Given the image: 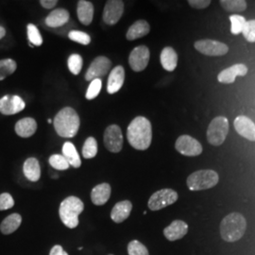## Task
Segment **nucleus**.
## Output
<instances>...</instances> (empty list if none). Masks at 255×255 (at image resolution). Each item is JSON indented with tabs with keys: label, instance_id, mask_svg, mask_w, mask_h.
Here are the masks:
<instances>
[{
	"label": "nucleus",
	"instance_id": "1",
	"mask_svg": "<svg viewBox=\"0 0 255 255\" xmlns=\"http://www.w3.org/2000/svg\"><path fill=\"white\" fill-rule=\"evenodd\" d=\"M128 141L129 145L138 150H146L152 141L151 123L145 117L133 119L127 129Z\"/></svg>",
	"mask_w": 255,
	"mask_h": 255
},
{
	"label": "nucleus",
	"instance_id": "2",
	"mask_svg": "<svg viewBox=\"0 0 255 255\" xmlns=\"http://www.w3.org/2000/svg\"><path fill=\"white\" fill-rule=\"evenodd\" d=\"M219 230L221 238L225 242H237L246 233V219L240 213H231L221 220Z\"/></svg>",
	"mask_w": 255,
	"mask_h": 255
},
{
	"label": "nucleus",
	"instance_id": "3",
	"mask_svg": "<svg viewBox=\"0 0 255 255\" xmlns=\"http://www.w3.org/2000/svg\"><path fill=\"white\" fill-rule=\"evenodd\" d=\"M53 124L56 132L60 136L72 138L80 128L81 120L75 110L65 107L56 115Z\"/></svg>",
	"mask_w": 255,
	"mask_h": 255
},
{
	"label": "nucleus",
	"instance_id": "4",
	"mask_svg": "<svg viewBox=\"0 0 255 255\" xmlns=\"http://www.w3.org/2000/svg\"><path fill=\"white\" fill-rule=\"evenodd\" d=\"M84 209V204L77 197H68L60 205V218L68 228H76L79 225V216Z\"/></svg>",
	"mask_w": 255,
	"mask_h": 255
},
{
	"label": "nucleus",
	"instance_id": "5",
	"mask_svg": "<svg viewBox=\"0 0 255 255\" xmlns=\"http://www.w3.org/2000/svg\"><path fill=\"white\" fill-rule=\"evenodd\" d=\"M219 182V176L217 171L213 169H201L188 176L186 184L191 191H201L215 187Z\"/></svg>",
	"mask_w": 255,
	"mask_h": 255
},
{
	"label": "nucleus",
	"instance_id": "6",
	"mask_svg": "<svg viewBox=\"0 0 255 255\" xmlns=\"http://www.w3.org/2000/svg\"><path fill=\"white\" fill-rule=\"evenodd\" d=\"M229 132V120L225 117H217L210 122L207 128V140L211 145L221 146L226 140Z\"/></svg>",
	"mask_w": 255,
	"mask_h": 255
},
{
	"label": "nucleus",
	"instance_id": "7",
	"mask_svg": "<svg viewBox=\"0 0 255 255\" xmlns=\"http://www.w3.org/2000/svg\"><path fill=\"white\" fill-rule=\"evenodd\" d=\"M178 199L179 195L177 192L170 188H164L151 195L147 202V206L151 211H159L172 205Z\"/></svg>",
	"mask_w": 255,
	"mask_h": 255
},
{
	"label": "nucleus",
	"instance_id": "8",
	"mask_svg": "<svg viewBox=\"0 0 255 255\" xmlns=\"http://www.w3.org/2000/svg\"><path fill=\"white\" fill-rule=\"evenodd\" d=\"M194 47L201 54L210 57H220L229 52V46L226 44L211 39L199 40L195 42Z\"/></svg>",
	"mask_w": 255,
	"mask_h": 255
},
{
	"label": "nucleus",
	"instance_id": "9",
	"mask_svg": "<svg viewBox=\"0 0 255 255\" xmlns=\"http://www.w3.org/2000/svg\"><path fill=\"white\" fill-rule=\"evenodd\" d=\"M175 148L179 153L187 157L199 156L203 151L201 143L197 139L187 134L178 137L175 143Z\"/></svg>",
	"mask_w": 255,
	"mask_h": 255
},
{
	"label": "nucleus",
	"instance_id": "10",
	"mask_svg": "<svg viewBox=\"0 0 255 255\" xmlns=\"http://www.w3.org/2000/svg\"><path fill=\"white\" fill-rule=\"evenodd\" d=\"M150 58V52L146 46L134 47L128 57V64L134 72H141L146 69Z\"/></svg>",
	"mask_w": 255,
	"mask_h": 255
},
{
	"label": "nucleus",
	"instance_id": "11",
	"mask_svg": "<svg viewBox=\"0 0 255 255\" xmlns=\"http://www.w3.org/2000/svg\"><path fill=\"white\" fill-rule=\"evenodd\" d=\"M104 145L114 153L119 152L123 147V134L118 125H110L104 132Z\"/></svg>",
	"mask_w": 255,
	"mask_h": 255
},
{
	"label": "nucleus",
	"instance_id": "12",
	"mask_svg": "<svg viewBox=\"0 0 255 255\" xmlns=\"http://www.w3.org/2000/svg\"><path fill=\"white\" fill-rule=\"evenodd\" d=\"M112 63L107 57L99 56L90 64L87 72L85 74V79L87 81H94L104 77L109 72Z\"/></svg>",
	"mask_w": 255,
	"mask_h": 255
},
{
	"label": "nucleus",
	"instance_id": "13",
	"mask_svg": "<svg viewBox=\"0 0 255 255\" xmlns=\"http://www.w3.org/2000/svg\"><path fill=\"white\" fill-rule=\"evenodd\" d=\"M124 12V3L121 0H110L106 2L104 12H103V20L104 22L110 25H116L119 22L122 14Z\"/></svg>",
	"mask_w": 255,
	"mask_h": 255
},
{
	"label": "nucleus",
	"instance_id": "14",
	"mask_svg": "<svg viewBox=\"0 0 255 255\" xmlns=\"http://www.w3.org/2000/svg\"><path fill=\"white\" fill-rule=\"evenodd\" d=\"M26 107L25 101L19 96L7 95L0 99V113L5 116L15 115Z\"/></svg>",
	"mask_w": 255,
	"mask_h": 255
},
{
	"label": "nucleus",
	"instance_id": "15",
	"mask_svg": "<svg viewBox=\"0 0 255 255\" xmlns=\"http://www.w3.org/2000/svg\"><path fill=\"white\" fill-rule=\"evenodd\" d=\"M234 127L239 135L255 142V123L252 119L239 116L234 121Z\"/></svg>",
	"mask_w": 255,
	"mask_h": 255
},
{
	"label": "nucleus",
	"instance_id": "16",
	"mask_svg": "<svg viewBox=\"0 0 255 255\" xmlns=\"http://www.w3.org/2000/svg\"><path fill=\"white\" fill-rule=\"evenodd\" d=\"M248 66L244 64H236L225 68L218 75V81L223 84H231L236 82L237 76L244 77L248 74Z\"/></svg>",
	"mask_w": 255,
	"mask_h": 255
},
{
	"label": "nucleus",
	"instance_id": "17",
	"mask_svg": "<svg viewBox=\"0 0 255 255\" xmlns=\"http://www.w3.org/2000/svg\"><path fill=\"white\" fill-rule=\"evenodd\" d=\"M188 233V224L182 220H174L164 230V236L168 241L180 240Z\"/></svg>",
	"mask_w": 255,
	"mask_h": 255
},
{
	"label": "nucleus",
	"instance_id": "18",
	"mask_svg": "<svg viewBox=\"0 0 255 255\" xmlns=\"http://www.w3.org/2000/svg\"><path fill=\"white\" fill-rule=\"evenodd\" d=\"M125 81V70L124 67L119 65L115 67L111 73H110L109 79H108V83H107V91L111 95L116 94L119 92L121 87L124 84Z\"/></svg>",
	"mask_w": 255,
	"mask_h": 255
},
{
	"label": "nucleus",
	"instance_id": "19",
	"mask_svg": "<svg viewBox=\"0 0 255 255\" xmlns=\"http://www.w3.org/2000/svg\"><path fill=\"white\" fill-rule=\"evenodd\" d=\"M132 204L129 201H120L117 203L111 213V218L116 223H121L129 217Z\"/></svg>",
	"mask_w": 255,
	"mask_h": 255
},
{
	"label": "nucleus",
	"instance_id": "20",
	"mask_svg": "<svg viewBox=\"0 0 255 255\" xmlns=\"http://www.w3.org/2000/svg\"><path fill=\"white\" fill-rule=\"evenodd\" d=\"M160 61L164 70L172 72L178 64V54L171 46H166L161 52Z\"/></svg>",
	"mask_w": 255,
	"mask_h": 255
},
{
	"label": "nucleus",
	"instance_id": "21",
	"mask_svg": "<svg viewBox=\"0 0 255 255\" xmlns=\"http://www.w3.org/2000/svg\"><path fill=\"white\" fill-rule=\"evenodd\" d=\"M111 186L108 183H101L93 188L91 193L92 202L96 205H103L109 201Z\"/></svg>",
	"mask_w": 255,
	"mask_h": 255
},
{
	"label": "nucleus",
	"instance_id": "22",
	"mask_svg": "<svg viewBox=\"0 0 255 255\" xmlns=\"http://www.w3.org/2000/svg\"><path fill=\"white\" fill-rule=\"evenodd\" d=\"M149 31H150V27L146 20H138L128 29L126 37L128 41H133L139 38L146 36L149 33Z\"/></svg>",
	"mask_w": 255,
	"mask_h": 255
},
{
	"label": "nucleus",
	"instance_id": "23",
	"mask_svg": "<svg viewBox=\"0 0 255 255\" xmlns=\"http://www.w3.org/2000/svg\"><path fill=\"white\" fill-rule=\"evenodd\" d=\"M37 129L36 121L31 118L20 119L15 125V132L23 138L32 136Z\"/></svg>",
	"mask_w": 255,
	"mask_h": 255
},
{
	"label": "nucleus",
	"instance_id": "24",
	"mask_svg": "<svg viewBox=\"0 0 255 255\" xmlns=\"http://www.w3.org/2000/svg\"><path fill=\"white\" fill-rule=\"evenodd\" d=\"M69 20V12L64 9H54L46 18V24L48 27H62Z\"/></svg>",
	"mask_w": 255,
	"mask_h": 255
},
{
	"label": "nucleus",
	"instance_id": "25",
	"mask_svg": "<svg viewBox=\"0 0 255 255\" xmlns=\"http://www.w3.org/2000/svg\"><path fill=\"white\" fill-rule=\"evenodd\" d=\"M77 12H78V17L83 25L88 26L91 24L93 16H94V6L91 2L81 0L78 3Z\"/></svg>",
	"mask_w": 255,
	"mask_h": 255
},
{
	"label": "nucleus",
	"instance_id": "26",
	"mask_svg": "<svg viewBox=\"0 0 255 255\" xmlns=\"http://www.w3.org/2000/svg\"><path fill=\"white\" fill-rule=\"evenodd\" d=\"M23 171L27 180L30 182H37L41 177V167L36 158H28L24 163Z\"/></svg>",
	"mask_w": 255,
	"mask_h": 255
},
{
	"label": "nucleus",
	"instance_id": "27",
	"mask_svg": "<svg viewBox=\"0 0 255 255\" xmlns=\"http://www.w3.org/2000/svg\"><path fill=\"white\" fill-rule=\"evenodd\" d=\"M22 223V217L19 214H11L2 221L0 224V231L3 235H10L20 227Z\"/></svg>",
	"mask_w": 255,
	"mask_h": 255
},
{
	"label": "nucleus",
	"instance_id": "28",
	"mask_svg": "<svg viewBox=\"0 0 255 255\" xmlns=\"http://www.w3.org/2000/svg\"><path fill=\"white\" fill-rule=\"evenodd\" d=\"M63 155L67 160L70 165H72L75 168H79L82 165V161L80 158V155L78 153L76 147L72 143L66 142L63 146Z\"/></svg>",
	"mask_w": 255,
	"mask_h": 255
},
{
	"label": "nucleus",
	"instance_id": "29",
	"mask_svg": "<svg viewBox=\"0 0 255 255\" xmlns=\"http://www.w3.org/2000/svg\"><path fill=\"white\" fill-rule=\"evenodd\" d=\"M219 3L221 7L229 12H241L248 7L245 0H221Z\"/></svg>",
	"mask_w": 255,
	"mask_h": 255
},
{
	"label": "nucleus",
	"instance_id": "30",
	"mask_svg": "<svg viewBox=\"0 0 255 255\" xmlns=\"http://www.w3.org/2000/svg\"><path fill=\"white\" fill-rule=\"evenodd\" d=\"M17 64L11 59L0 60V81H3L9 75L14 73Z\"/></svg>",
	"mask_w": 255,
	"mask_h": 255
},
{
	"label": "nucleus",
	"instance_id": "31",
	"mask_svg": "<svg viewBox=\"0 0 255 255\" xmlns=\"http://www.w3.org/2000/svg\"><path fill=\"white\" fill-rule=\"evenodd\" d=\"M98 153V143L94 137H89L86 139L83 147H82V155L85 159H92L96 157Z\"/></svg>",
	"mask_w": 255,
	"mask_h": 255
},
{
	"label": "nucleus",
	"instance_id": "32",
	"mask_svg": "<svg viewBox=\"0 0 255 255\" xmlns=\"http://www.w3.org/2000/svg\"><path fill=\"white\" fill-rule=\"evenodd\" d=\"M230 21L232 23L231 27V32L234 35H238L242 33L243 27L246 24L247 20L244 16L239 15V14H233L230 16Z\"/></svg>",
	"mask_w": 255,
	"mask_h": 255
},
{
	"label": "nucleus",
	"instance_id": "33",
	"mask_svg": "<svg viewBox=\"0 0 255 255\" xmlns=\"http://www.w3.org/2000/svg\"><path fill=\"white\" fill-rule=\"evenodd\" d=\"M49 164L57 170H66L69 168L70 164L67 162L64 155L53 154L49 157Z\"/></svg>",
	"mask_w": 255,
	"mask_h": 255
},
{
	"label": "nucleus",
	"instance_id": "34",
	"mask_svg": "<svg viewBox=\"0 0 255 255\" xmlns=\"http://www.w3.org/2000/svg\"><path fill=\"white\" fill-rule=\"evenodd\" d=\"M128 255H149L146 247L138 240H132L128 245Z\"/></svg>",
	"mask_w": 255,
	"mask_h": 255
},
{
	"label": "nucleus",
	"instance_id": "35",
	"mask_svg": "<svg viewBox=\"0 0 255 255\" xmlns=\"http://www.w3.org/2000/svg\"><path fill=\"white\" fill-rule=\"evenodd\" d=\"M27 37L29 40V43L33 46H41L43 44V38L40 34L39 29L36 26L32 24L27 25Z\"/></svg>",
	"mask_w": 255,
	"mask_h": 255
},
{
	"label": "nucleus",
	"instance_id": "36",
	"mask_svg": "<svg viewBox=\"0 0 255 255\" xmlns=\"http://www.w3.org/2000/svg\"><path fill=\"white\" fill-rule=\"evenodd\" d=\"M82 58L81 55L73 54L68 58V68L71 73L78 75L82 68Z\"/></svg>",
	"mask_w": 255,
	"mask_h": 255
},
{
	"label": "nucleus",
	"instance_id": "37",
	"mask_svg": "<svg viewBox=\"0 0 255 255\" xmlns=\"http://www.w3.org/2000/svg\"><path fill=\"white\" fill-rule=\"evenodd\" d=\"M68 36H69L70 40H72L74 42H77L79 44L84 45V46L89 45L90 42H91L90 36L87 33L82 32V31H80V30H72V31H70Z\"/></svg>",
	"mask_w": 255,
	"mask_h": 255
},
{
	"label": "nucleus",
	"instance_id": "38",
	"mask_svg": "<svg viewBox=\"0 0 255 255\" xmlns=\"http://www.w3.org/2000/svg\"><path fill=\"white\" fill-rule=\"evenodd\" d=\"M242 34L248 42L255 43V20L247 21L245 26L243 27Z\"/></svg>",
	"mask_w": 255,
	"mask_h": 255
},
{
	"label": "nucleus",
	"instance_id": "39",
	"mask_svg": "<svg viewBox=\"0 0 255 255\" xmlns=\"http://www.w3.org/2000/svg\"><path fill=\"white\" fill-rule=\"evenodd\" d=\"M101 86H102V82H101V79H97V80L92 81L90 85H89V88L86 92V95H85L86 99L89 100V101L96 99L99 96L100 92H101Z\"/></svg>",
	"mask_w": 255,
	"mask_h": 255
},
{
	"label": "nucleus",
	"instance_id": "40",
	"mask_svg": "<svg viewBox=\"0 0 255 255\" xmlns=\"http://www.w3.org/2000/svg\"><path fill=\"white\" fill-rule=\"evenodd\" d=\"M14 205V201L9 193H3L0 195V211L10 209Z\"/></svg>",
	"mask_w": 255,
	"mask_h": 255
},
{
	"label": "nucleus",
	"instance_id": "41",
	"mask_svg": "<svg viewBox=\"0 0 255 255\" xmlns=\"http://www.w3.org/2000/svg\"><path fill=\"white\" fill-rule=\"evenodd\" d=\"M211 0H188V4L194 9H203L209 7Z\"/></svg>",
	"mask_w": 255,
	"mask_h": 255
},
{
	"label": "nucleus",
	"instance_id": "42",
	"mask_svg": "<svg viewBox=\"0 0 255 255\" xmlns=\"http://www.w3.org/2000/svg\"><path fill=\"white\" fill-rule=\"evenodd\" d=\"M49 255H68L66 252H64V249L60 245H56L53 247L50 251V254Z\"/></svg>",
	"mask_w": 255,
	"mask_h": 255
},
{
	"label": "nucleus",
	"instance_id": "43",
	"mask_svg": "<svg viewBox=\"0 0 255 255\" xmlns=\"http://www.w3.org/2000/svg\"><path fill=\"white\" fill-rule=\"evenodd\" d=\"M40 3L45 9H52L56 6L58 1L57 0H42V1H40Z\"/></svg>",
	"mask_w": 255,
	"mask_h": 255
},
{
	"label": "nucleus",
	"instance_id": "44",
	"mask_svg": "<svg viewBox=\"0 0 255 255\" xmlns=\"http://www.w3.org/2000/svg\"><path fill=\"white\" fill-rule=\"evenodd\" d=\"M5 34H6V29H5L4 27L0 26V40H1L3 37L5 36Z\"/></svg>",
	"mask_w": 255,
	"mask_h": 255
},
{
	"label": "nucleus",
	"instance_id": "45",
	"mask_svg": "<svg viewBox=\"0 0 255 255\" xmlns=\"http://www.w3.org/2000/svg\"><path fill=\"white\" fill-rule=\"evenodd\" d=\"M47 122H48V123H52V120H51V119H47Z\"/></svg>",
	"mask_w": 255,
	"mask_h": 255
}]
</instances>
